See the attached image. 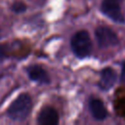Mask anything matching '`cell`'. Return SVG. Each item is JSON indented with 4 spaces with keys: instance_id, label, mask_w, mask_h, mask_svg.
Segmentation results:
<instances>
[{
    "instance_id": "11",
    "label": "cell",
    "mask_w": 125,
    "mask_h": 125,
    "mask_svg": "<svg viewBox=\"0 0 125 125\" xmlns=\"http://www.w3.org/2000/svg\"><path fill=\"white\" fill-rule=\"evenodd\" d=\"M5 57H6V54H5L4 47H3V45L0 44V60H3Z\"/></svg>"
},
{
    "instance_id": "9",
    "label": "cell",
    "mask_w": 125,
    "mask_h": 125,
    "mask_svg": "<svg viewBox=\"0 0 125 125\" xmlns=\"http://www.w3.org/2000/svg\"><path fill=\"white\" fill-rule=\"evenodd\" d=\"M12 10L16 13H22L26 10V6L22 2H16L12 5Z\"/></svg>"
},
{
    "instance_id": "7",
    "label": "cell",
    "mask_w": 125,
    "mask_h": 125,
    "mask_svg": "<svg viewBox=\"0 0 125 125\" xmlns=\"http://www.w3.org/2000/svg\"><path fill=\"white\" fill-rule=\"evenodd\" d=\"M89 108L96 120H104L106 117V109L103 103L98 98H91L89 101Z\"/></svg>"
},
{
    "instance_id": "4",
    "label": "cell",
    "mask_w": 125,
    "mask_h": 125,
    "mask_svg": "<svg viewBox=\"0 0 125 125\" xmlns=\"http://www.w3.org/2000/svg\"><path fill=\"white\" fill-rule=\"evenodd\" d=\"M97 42L100 47L106 48L118 44V37L115 32L107 26H99L95 30Z\"/></svg>"
},
{
    "instance_id": "6",
    "label": "cell",
    "mask_w": 125,
    "mask_h": 125,
    "mask_svg": "<svg viewBox=\"0 0 125 125\" xmlns=\"http://www.w3.org/2000/svg\"><path fill=\"white\" fill-rule=\"evenodd\" d=\"M29 78L38 83L47 84L50 82V77L47 71L40 65H30L26 69Z\"/></svg>"
},
{
    "instance_id": "1",
    "label": "cell",
    "mask_w": 125,
    "mask_h": 125,
    "mask_svg": "<svg viewBox=\"0 0 125 125\" xmlns=\"http://www.w3.org/2000/svg\"><path fill=\"white\" fill-rule=\"evenodd\" d=\"M32 108V101L28 94H21L8 107L7 113L9 117L16 121L24 120L30 113Z\"/></svg>"
},
{
    "instance_id": "5",
    "label": "cell",
    "mask_w": 125,
    "mask_h": 125,
    "mask_svg": "<svg viewBox=\"0 0 125 125\" xmlns=\"http://www.w3.org/2000/svg\"><path fill=\"white\" fill-rule=\"evenodd\" d=\"M37 122L40 125H56L59 123V114L54 107L46 105L41 108Z\"/></svg>"
},
{
    "instance_id": "10",
    "label": "cell",
    "mask_w": 125,
    "mask_h": 125,
    "mask_svg": "<svg viewBox=\"0 0 125 125\" xmlns=\"http://www.w3.org/2000/svg\"><path fill=\"white\" fill-rule=\"evenodd\" d=\"M121 82H125V62H122V68H121Z\"/></svg>"
},
{
    "instance_id": "2",
    "label": "cell",
    "mask_w": 125,
    "mask_h": 125,
    "mask_svg": "<svg viewBox=\"0 0 125 125\" xmlns=\"http://www.w3.org/2000/svg\"><path fill=\"white\" fill-rule=\"evenodd\" d=\"M70 46L76 57L80 59L88 57L92 52V42L88 31H77L70 40Z\"/></svg>"
},
{
    "instance_id": "3",
    "label": "cell",
    "mask_w": 125,
    "mask_h": 125,
    "mask_svg": "<svg viewBox=\"0 0 125 125\" xmlns=\"http://www.w3.org/2000/svg\"><path fill=\"white\" fill-rule=\"evenodd\" d=\"M122 0H103L101 5V11L104 16L109 18L115 22L124 23L125 18L121 12Z\"/></svg>"
},
{
    "instance_id": "8",
    "label": "cell",
    "mask_w": 125,
    "mask_h": 125,
    "mask_svg": "<svg viewBox=\"0 0 125 125\" xmlns=\"http://www.w3.org/2000/svg\"><path fill=\"white\" fill-rule=\"evenodd\" d=\"M116 81V73L111 67H105L102 70L101 73V80L99 86L103 90L110 89Z\"/></svg>"
}]
</instances>
